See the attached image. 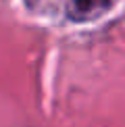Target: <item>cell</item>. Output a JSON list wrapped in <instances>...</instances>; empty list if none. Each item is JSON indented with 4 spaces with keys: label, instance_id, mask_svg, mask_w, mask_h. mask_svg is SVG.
I'll list each match as a JSON object with an SVG mask.
<instances>
[{
    "label": "cell",
    "instance_id": "6da1fadb",
    "mask_svg": "<svg viewBox=\"0 0 125 127\" xmlns=\"http://www.w3.org/2000/svg\"><path fill=\"white\" fill-rule=\"evenodd\" d=\"M111 2L113 0H67V10H69V17L77 21H88L102 15L111 6Z\"/></svg>",
    "mask_w": 125,
    "mask_h": 127
}]
</instances>
